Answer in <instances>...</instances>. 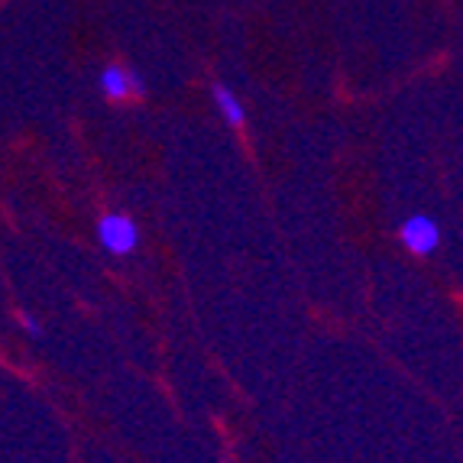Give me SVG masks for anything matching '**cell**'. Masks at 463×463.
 <instances>
[{"instance_id":"obj_1","label":"cell","mask_w":463,"mask_h":463,"mask_svg":"<svg viewBox=\"0 0 463 463\" xmlns=\"http://www.w3.org/2000/svg\"><path fill=\"white\" fill-rule=\"evenodd\" d=\"M98 237H100V243H104V250H110V253H117V256L133 253L137 243H139L137 224H133L127 214H104L100 217Z\"/></svg>"},{"instance_id":"obj_2","label":"cell","mask_w":463,"mask_h":463,"mask_svg":"<svg viewBox=\"0 0 463 463\" xmlns=\"http://www.w3.org/2000/svg\"><path fill=\"white\" fill-rule=\"evenodd\" d=\"M402 243L411 250L415 256H428L438 250L440 243V231L428 214H415L402 224Z\"/></svg>"},{"instance_id":"obj_3","label":"cell","mask_w":463,"mask_h":463,"mask_svg":"<svg viewBox=\"0 0 463 463\" xmlns=\"http://www.w3.org/2000/svg\"><path fill=\"white\" fill-rule=\"evenodd\" d=\"M100 88L110 100H124L130 94V71H124L120 65H108L100 71Z\"/></svg>"},{"instance_id":"obj_4","label":"cell","mask_w":463,"mask_h":463,"mask_svg":"<svg viewBox=\"0 0 463 463\" xmlns=\"http://www.w3.org/2000/svg\"><path fill=\"white\" fill-rule=\"evenodd\" d=\"M214 104H217V110L224 114L227 124H231V127H243V120H247V114H243V108H240L237 94H233L231 88L214 85Z\"/></svg>"},{"instance_id":"obj_5","label":"cell","mask_w":463,"mask_h":463,"mask_svg":"<svg viewBox=\"0 0 463 463\" xmlns=\"http://www.w3.org/2000/svg\"><path fill=\"white\" fill-rule=\"evenodd\" d=\"M24 327L33 334V337H39V334H43V327H39V321L33 315H24Z\"/></svg>"},{"instance_id":"obj_6","label":"cell","mask_w":463,"mask_h":463,"mask_svg":"<svg viewBox=\"0 0 463 463\" xmlns=\"http://www.w3.org/2000/svg\"><path fill=\"white\" fill-rule=\"evenodd\" d=\"M143 91H146V88H143V78H139L137 71H130V94H137L139 98Z\"/></svg>"}]
</instances>
